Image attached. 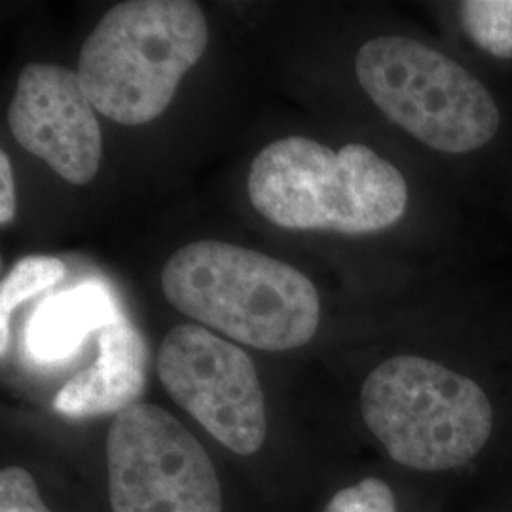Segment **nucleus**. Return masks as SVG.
<instances>
[{
    "label": "nucleus",
    "instance_id": "1",
    "mask_svg": "<svg viewBox=\"0 0 512 512\" xmlns=\"http://www.w3.org/2000/svg\"><path fill=\"white\" fill-rule=\"evenodd\" d=\"M162 291L173 308L205 329L262 351L306 346L321 319L317 289L300 270L213 239L171 255L162 270Z\"/></svg>",
    "mask_w": 512,
    "mask_h": 512
},
{
    "label": "nucleus",
    "instance_id": "2",
    "mask_svg": "<svg viewBox=\"0 0 512 512\" xmlns=\"http://www.w3.org/2000/svg\"><path fill=\"white\" fill-rule=\"evenodd\" d=\"M249 200L275 226L334 234H374L403 219V173L365 145L332 150L287 137L262 148L249 171Z\"/></svg>",
    "mask_w": 512,
    "mask_h": 512
},
{
    "label": "nucleus",
    "instance_id": "3",
    "mask_svg": "<svg viewBox=\"0 0 512 512\" xmlns=\"http://www.w3.org/2000/svg\"><path fill=\"white\" fill-rule=\"evenodd\" d=\"M207 42L200 4L128 0L110 8L84 40L76 73L99 114L143 126L171 105Z\"/></svg>",
    "mask_w": 512,
    "mask_h": 512
},
{
    "label": "nucleus",
    "instance_id": "4",
    "mask_svg": "<svg viewBox=\"0 0 512 512\" xmlns=\"http://www.w3.org/2000/svg\"><path fill=\"white\" fill-rule=\"evenodd\" d=\"M361 414L391 458L427 473L469 463L494 429L480 385L416 355L391 357L368 374Z\"/></svg>",
    "mask_w": 512,
    "mask_h": 512
},
{
    "label": "nucleus",
    "instance_id": "5",
    "mask_svg": "<svg viewBox=\"0 0 512 512\" xmlns=\"http://www.w3.org/2000/svg\"><path fill=\"white\" fill-rule=\"evenodd\" d=\"M355 73L393 124L439 152H473L499 129L490 92L454 59L414 38L368 40L355 57Z\"/></svg>",
    "mask_w": 512,
    "mask_h": 512
},
{
    "label": "nucleus",
    "instance_id": "6",
    "mask_svg": "<svg viewBox=\"0 0 512 512\" xmlns=\"http://www.w3.org/2000/svg\"><path fill=\"white\" fill-rule=\"evenodd\" d=\"M107 471L112 512H222L219 475L202 442L156 404L114 416Z\"/></svg>",
    "mask_w": 512,
    "mask_h": 512
},
{
    "label": "nucleus",
    "instance_id": "7",
    "mask_svg": "<svg viewBox=\"0 0 512 512\" xmlns=\"http://www.w3.org/2000/svg\"><path fill=\"white\" fill-rule=\"evenodd\" d=\"M169 397L238 456L256 454L268 431L266 399L253 359L202 325H179L158 351Z\"/></svg>",
    "mask_w": 512,
    "mask_h": 512
},
{
    "label": "nucleus",
    "instance_id": "8",
    "mask_svg": "<svg viewBox=\"0 0 512 512\" xmlns=\"http://www.w3.org/2000/svg\"><path fill=\"white\" fill-rule=\"evenodd\" d=\"M8 124L21 147L67 183H92L103 156L101 126L80 76L61 65L21 69L8 107Z\"/></svg>",
    "mask_w": 512,
    "mask_h": 512
},
{
    "label": "nucleus",
    "instance_id": "9",
    "mask_svg": "<svg viewBox=\"0 0 512 512\" xmlns=\"http://www.w3.org/2000/svg\"><path fill=\"white\" fill-rule=\"evenodd\" d=\"M99 355L55 395L57 414L82 420L120 414L139 403L147 385L148 349L141 332L124 317L99 330Z\"/></svg>",
    "mask_w": 512,
    "mask_h": 512
},
{
    "label": "nucleus",
    "instance_id": "10",
    "mask_svg": "<svg viewBox=\"0 0 512 512\" xmlns=\"http://www.w3.org/2000/svg\"><path fill=\"white\" fill-rule=\"evenodd\" d=\"M122 319L109 291L95 283L48 296L29 319L25 340L40 363H57L71 357L93 330H103Z\"/></svg>",
    "mask_w": 512,
    "mask_h": 512
},
{
    "label": "nucleus",
    "instance_id": "11",
    "mask_svg": "<svg viewBox=\"0 0 512 512\" xmlns=\"http://www.w3.org/2000/svg\"><path fill=\"white\" fill-rule=\"evenodd\" d=\"M67 274L65 264L55 256L31 255L21 258L0 283V346L6 355L10 342V317L19 304L57 285Z\"/></svg>",
    "mask_w": 512,
    "mask_h": 512
},
{
    "label": "nucleus",
    "instance_id": "12",
    "mask_svg": "<svg viewBox=\"0 0 512 512\" xmlns=\"http://www.w3.org/2000/svg\"><path fill=\"white\" fill-rule=\"evenodd\" d=\"M465 33L478 48L512 59V0H469L459 8Z\"/></svg>",
    "mask_w": 512,
    "mask_h": 512
},
{
    "label": "nucleus",
    "instance_id": "13",
    "mask_svg": "<svg viewBox=\"0 0 512 512\" xmlns=\"http://www.w3.org/2000/svg\"><path fill=\"white\" fill-rule=\"evenodd\" d=\"M323 512H397L395 495L380 478H365L334 495Z\"/></svg>",
    "mask_w": 512,
    "mask_h": 512
},
{
    "label": "nucleus",
    "instance_id": "14",
    "mask_svg": "<svg viewBox=\"0 0 512 512\" xmlns=\"http://www.w3.org/2000/svg\"><path fill=\"white\" fill-rule=\"evenodd\" d=\"M0 512H52L42 501L35 478L23 467L0 473Z\"/></svg>",
    "mask_w": 512,
    "mask_h": 512
},
{
    "label": "nucleus",
    "instance_id": "15",
    "mask_svg": "<svg viewBox=\"0 0 512 512\" xmlns=\"http://www.w3.org/2000/svg\"><path fill=\"white\" fill-rule=\"evenodd\" d=\"M18 209L16 200V184H14V173L12 164L6 152H0V224L8 226Z\"/></svg>",
    "mask_w": 512,
    "mask_h": 512
}]
</instances>
